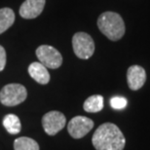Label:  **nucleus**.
Listing matches in <instances>:
<instances>
[{
    "mask_svg": "<svg viewBox=\"0 0 150 150\" xmlns=\"http://www.w3.org/2000/svg\"><path fill=\"white\" fill-rule=\"evenodd\" d=\"M92 142L97 150H123L126 139L118 126L113 123H104L96 130Z\"/></svg>",
    "mask_w": 150,
    "mask_h": 150,
    "instance_id": "f257e3e1",
    "label": "nucleus"
},
{
    "mask_svg": "<svg viewBox=\"0 0 150 150\" xmlns=\"http://www.w3.org/2000/svg\"><path fill=\"white\" fill-rule=\"evenodd\" d=\"M98 28L111 41L120 40L126 31L124 20L114 12H104L101 14L98 19Z\"/></svg>",
    "mask_w": 150,
    "mask_h": 150,
    "instance_id": "f03ea898",
    "label": "nucleus"
},
{
    "mask_svg": "<svg viewBox=\"0 0 150 150\" xmlns=\"http://www.w3.org/2000/svg\"><path fill=\"white\" fill-rule=\"evenodd\" d=\"M28 97L25 87L13 83L4 86L0 92V101L6 106H15L22 103Z\"/></svg>",
    "mask_w": 150,
    "mask_h": 150,
    "instance_id": "7ed1b4c3",
    "label": "nucleus"
},
{
    "mask_svg": "<svg viewBox=\"0 0 150 150\" xmlns=\"http://www.w3.org/2000/svg\"><path fill=\"white\" fill-rule=\"evenodd\" d=\"M74 54L81 59H88L95 53V42L86 32H77L72 37Z\"/></svg>",
    "mask_w": 150,
    "mask_h": 150,
    "instance_id": "20e7f679",
    "label": "nucleus"
},
{
    "mask_svg": "<svg viewBox=\"0 0 150 150\" xmlns=\"http://www.w3.org/2000/svg\"><path fill=\"white\" fill-rule=\"evenodd\" d=\"M36 57L39 59V62L51 69H57L62 64V54L56 48L49 45L39 46L36 49Z\"/></svg>",
    "mask_w": 150,
    "mask_h": 150,
    "instance_id": "39448f33",
    "label": "nucleus"
},
{
    "mask_svg": "<svg viewBox=\"0 0 150 150\" xmlns=\"http://www.w3.org/2000/svg\"><path fill=\"white\" fill-rule=\"evenodd\" d=\"M67 124V118L59 111H50L46 113L42 118V126L44 131L49 136H55L64 128Z\"/></svg>",
    "mask_w": 150,
    "mask_h": 150,
    "instance_id": "423d86ee",
    "label": "nucleus"
},
{
    "mask_svg": "<svg viewBox=\"0 0 150 150\" xmlns=\"http://www.w3.org/2000/svg\"><path fill=\"white\" fill-rule=\"evenodd\" d=\"M94 128V121L85 116H75L67 125V131L73 139H82Z\"/></svg>",
    "mask_w": 150,
    "mask_h": 150,
    "instance_id": "0eeeda50",
    "label": "nucleus"
},
{
    "mask_svg": "<svg viewBox=\"0 0 150 150\" xmlns=\"http://www.w3.org/2000/svg\"><path fill=\"white\" fill-rule=\"evenodd\" d=\"M146 81L145 69L140 65L134 64L128 68L127 71V82L129 88L133 91H137L142 89Z\"/></svg>",
    "mask_w": 150,
    "mask_h": 150,
    "instance_id": "6e6552de",
    "label": "nucleus"
},
{
    "mask_svg": "<svg viewBox=\"0 0 150 150\" xmlns=\"http://www.w3.org/2000/svg\"><path fill=\"white\" fill-rule=\"evenodd\" d=\"M46 0H25L20 8L21 17L26 20L35 19L43 12Z\"/></svg>",
    "mask_w": 150,
    "mask_h": 150,
    "instance_id": "1a4fd4ad",
    "label": "nucleus"
},
{
    "mask_svg": "<svg viewBox=\"0 0 150 150\" xmlns=\"http://www.w3.org/2000/svg\"><path fill=\"white\" fill-rule=\"evenodd\" d=\"M28 74L32 79L41 85H46L50 81V73L41 62H32L28 67Z\"/></svg>",
    "mask_w": 150,
    "mask_h": 150,
    "instance_id": "9d476101",
    "label": "nucleus"
},
{
    "mask_svg": "<svg viewBox=\"0 0 150 150\" xmlns=\"http://www.w3.org/2000/svg\"><path fill=\"white\" fill-rule=\"evenodd\" d=\"M83 108L86 112L96 113L100 112L103 108V98L100 95H94L89 97L83 104Z\"/></svg>",
    "mask_w": 150,
    "mask_h": 150,
    "instance_id": "9b49d317",
    "label": "nucleus"
},
{
    "mask_svg": "<svg viewBox=\"0 0 150 150\" xmlns=\"http://www.w3.org/2000/svg\"><path fill=\"white\" fill-rule=\"evenodd\" d=\"M15 13L11 8L0 9V34L11 28L15 23Z\"/></svg>",
    "mask_w": 150,
    "mask_h": 150,
    "instance_id": "f8f14e48",
    "label": "nucleus"
},
{
    "mask_svg": "<svg viewBox=\"0 0 150 150\" xmlns=\"http://www.w3.org/2000/svg\"><path fill=\"white\" fill-rule=\"evenodd\" d=\"M3 126L6 129V131L11 134H19L22 129L19 117L15 114H7L3 119Z\"/></svg>",
    "mask_w": 150,
    "mask_h": 150,
    "instance_id": "ddd939ff",
    "label": "nucleus"
},
{
    "mask_svg": "<svg viewBox=\"0 0 150 150\" xmlns=\"http://www.w3.org/2000/svg\"><path fill=\"white\" fill-rule=\"evenodd\" d=\"M15 150H39V144L37 142L30 137H22L14 142Z\"/></svg>",
    "mask_w": 150,
    "mask_h": 150,
    "instance_id": "4468645a",
    "label": "nucleus"
},
{
    "mask_svg": "<svg viewBox=\"0 0 150 150\" xmlns=\"http://www.w3.org/2000/svg\"><path fill=\"white\" fill-rule=\"evenodd\" d=\"M127 103H128L127 100L123 97H118L117 96V97H113L110 98V105H111L113 109H117V110L124 109L127 106Z\"/></svg>",
    "mask_w": 150,
    "mask_h": 150,
    "instance_id": "2eb2a0df",
    "label": "nucleus"
},
{
    "mask_svg": "<svg viewBox=\"0 0 150 150\" xmlns=\"http://www.w3.org/2000/svg\"><path fill=\"white\" fill-rule=\"evenodd\" d=\"M6 65V52L5 49L0 45V71L5 68Z\"/></svg>",
    "mask_w": 150,
    "mask_h": 150,
    "instance_id": "dca6fc26",
    "label": "nucleus"
}]
</instances>
